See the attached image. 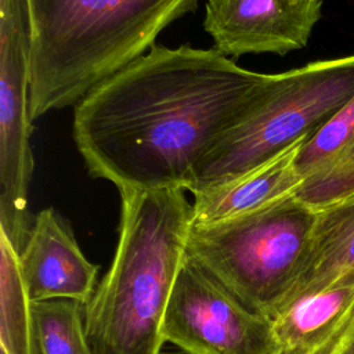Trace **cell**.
<instances>
[{"label": "cell", "mask_w": 354, "mask_h": 354, "mask_svg": "<svg viewBox=\"0 0 354 354\" xmlns=\"http://www.w3.org/2000/svg\"><path fill=\"white\" fill-rule=\"evenodd\" d=\"M272 79L216 48L155 44L75 105L76 149L91 177L118 189L188 191L199 162Z\"/></svg>", "instance_id": "obj_1"}, {"label": "cell", "mask_w": 354, "mask_h": 354, "mask_svg": "<svg viewBox=\"0 0 354 354\" xmlns=\"http://www.w3.org/2000/svg\"><path fill=\"white\" fill-rule=\"evenodd\" d=\"M115 256L83 306L94 354H159L167 301L194 224L183 187L123 188Z\"/></svg>", "instance_id": "obj_2"}, {"label": "cell", "mask_w": 354, "mask_h": 354, "mask_svg": "<svg viewBox=\"0 0 354 354\" xmlns=\"http://www.w3.org/2000/svg\"><path fill=\"white\" fill-rule=\"evenodd\" d=\"M196 6L198 0H25L30 120L76 105Z\"/></svg>", "instance_id": "obj_3"}, {"label": "cell", "mask_w": 354, "mask_h": 354, "mask_svg": "<svg viewBox=\"0 0 354 354\" xmlns=\"http://www.w3.org/2000/svg\"><path fill=\"white\" fill-rule=\"evenodd\" d=\"M315 214L292 194L232 218L192 224L187 259L272 319L301 271Z\"/></svg>", "instance_id": "obj_4"}, {"label": "cell", "mask_w": 354, "mask_h": 354, "mask_svg": "<svg viewBox=\"0 0 354 354\" xmlns=\"http://www.w3.org/2000/svg\"><path fill=\"white\" fill-rule=\"evenodd\" d=\"M354 97V54L274 73L256 106L196 166L188 191L223 184L310 137Z\"/></svg>", "instance_id": "obj_5"}, {"label": "cell", "mask_w": 354, "mask_h": 354, "mask_svg": "<svg viewBox=\"0 0 354 354\" xmlns=\"http://www.w3.org/2000/svg\"><path fill=\"white\" fill-rule=\"evenodd\" d=\"M29 37L25 0H0V234L19 253L33 218L29 136Z\"/></svg>", "instance_id": "obj_6"}, {"label": "cell", "mask_w": 354, "mask_h": 354, "mask_svg": "<svg viewBox=\"0 0 354 354\" xmlns=\"http://www.w3.org/2000/svg\"><path fill=\"white\" fill-rule=\"evenodd\" d=\"M162 336L188 354H277L272 321L187 257L167 301Z\"/></svg>", "instance_id": "obj_7"}, {"label": "cell", "mask_w": 354, "mask_h": 354, "mask_svg": "<svg viewBox=\"0 0 354 354\" xmlns=\"http://www.w3.org/2000/svg\"><path fill=\"white\" fill-rule=\"evenodd\" d=\"M321 17V4L292 0H206L203 28L218 53L279 54L303 48Z\"/></svg>", "instance_id": "obj_8"}, {"label": "cell", "mask_w": 354, "mask_h": 354, "mask_svg": "<svg viewBox=\"0 0 354 354\" xmlns=\"http://www.w3.org/2000/svg\"><path fill=\"white\" fill-rule=\"evenodd\" d=\"M32 300H73L84 306L95 292L98 267L83 254L69 224L51 207L40 210L18 253Z\"/></svg>", "instance_id": "obj_9"}, {"label": "cell", "mask_w": 354, "mask_h": 354, "mask_svg": "<svg viewBox=\"0 0 354 354\" xmlns=\"http://www.w3.org/2000/svg\"><path fill=\"white\" fill-rule=\"evenodd\" d=\"M340 288H354V194L317 212L301 271L282 310L300 297Z\"/></svg>", "instance_id": "obj_10"}, {"label": "cell", "mask_w": 354, "mask_h": 354, "mask_svg": "<svg viewBox=\"0 0 354 354\" xmlns=\"http://www.w3.org/2000/svg\"><path fill=\"white\" fill-rule=\"evenodd\" d=\"M306 140L242 176L192 194L194 224L232 218L292 195L301 183L295 159Z\"/></svg>", "instance_id": "obj_11"}, {"label": "cell", "mask_w": 354, "mask_h": 354, "mask_svg": "<svg viewBox=\"0 0 354 354\" xmlns=\"http://www.w3.org/2000/svg\"><path fill=\"white\" fill-rule=\"evenodd\" d=\"M354 304V288L329 289L297 299L277 314L272 330L277 354H318Z\"/></svg>", "instance_id": "obj_12"}, {"label": "cell", "mask_w": 354, "mask_h": 354, "mask_svg": "<svg viewBox=\"0 0 354 354\" xmlns=\"http://www.w3.org/2000/svg\"><path fill=\"white\" fill-rule=\"evenodd\" d=\"M18 252L0 234V354H40Z\"/></svg>", "instance_id": "obj_13"}, {"label": "cell", "mask_w": 354, "mask_h": 354, "mask_svg": "<svg viewBox=\"0 0 354 354\" xmlns=\"http://www.w3.org/2000/svg\"><path fill=\"white\" fill-rule=\"evenodd\" d=\"M32 310L40 354H94L80 303L46 300L33 303Z\"/></svg>", "instance_id": "obj_14"}, {"label": "cell", "mask_w": 354, "mask_h": 354, "mask_svg": "<svg viewBox=\"0 0 354 354\" xmlns=\"http://www.w3.org/2000/svg\"><path fill=\"white\" fill-rule=\"evenodd\" d=\"M353 158L354 97L301 144L295 166L303 180L324 166Z\"/></svg>", "instance_id": "obj_15"}, {"label": "cell", "mask_w": 354, "mask_h": 354, "mask_svg": "<svg viewBox=\"0 0 354 354\" xmlns=\"http://www.w3.org/2000/svg\"><path fill=\"white\" fill-rule=\"evenodd\" d=\"M318 354H354V304L342 326Z\"/></svg>", "instance_id": "obj_16"}, {"label": "cell", "mask_w": 354, "mask_h": 354, "mask_svg": "<svg viewBox=\"0 0 354 354\" xmlns=\"http://www.w3.org/2000/svg\"><path fill=\"white\" fill-rule=\"evenodd\" d=\"M296 3H301V4H321V0H292Z\"/></svg>", "instance_id": "obj_17"}]
</instances>
